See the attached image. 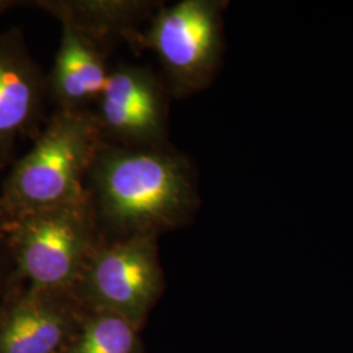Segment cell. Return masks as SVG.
<instances>
[{"label": "cell", "mask_w": 353, "mask_h": 353, "mask_svg": "<svg viewBox=\"0 0 353 353\" xmlns=\"http://www.w3.org/2000/svg\"><path fill=\"white\" fill-rule=\"evenodd\" d=\"M14 278V265H13L12 256L8 249L7 241L3 233L1 221H0V299L11 285Z\"/></svg>", "instance_id": "cell-12"}, {"label": "cell", "mask_w": 353, "mask_h": 353, "mask_svg": "<svg viewBox=\"0 0 353 353\" xmlns=\"http://www.w3.org/2000/svg\"><path fill=\"white\" fill-rule=\"evenodd\" d=\"M85 191L102 240L189 225L202 204L195 164L172 143L157 148L101 143Z\"/></svg>", "instance_id": "cell-1"}, {"label": "cell", "mask_w": 353, "mask_h": 353, "mask_svg": "<svg viewBox=\"0 0 353 353\" xmlns=\"http://www.w3.org/2000/svg\"><path fill=\"white\" fill-rule=\"evenodd\" d=\"M14 278L39 290L72 292L101 241L87 191L74 202L1 223Z\"/></svg>", "instance_id": "cell-3"}, {"label": "cell", "mask_w": 353, "mask_h": 353, "mask_svg": "<svg viewBox=\"0 0 353 353\" xmlns=\"http://www.w3.org/2000/svg\"><path fill=\"white\" fill-rule=\"evenodd\" d=\"M101 143L92 110H54L0 185V221L83 198Z\"/></svg>", "instance_id": "cell-2"}, {"label": "cell", "mask_w": 353, "mask_h": 353, "mask_svg": "<svg viewBox=\"0 0 353 353\" xmlns=\"http://www.w3.org/2000/svg\"><path fill=\"white\" fill-rule=\"evenodd\" d=\"M164 287L157 236L135 234L102 240L90 254L72 293L93 310H106L135 326Z\"/></svg>", "instance_id": "cell-5"}, {"label": "cell", "mask_w": 353, "mask_h": 353, "mask_svg": "<svg viewBox=\"0 0 353 353\" xmlns=\"http://www.w3.org/2000/svg\"><path fill=\"white\" fill-rule=\"evenodd\" d=\"M61 26L59 46L48 74L49 102L54 110H92L108 81L110 54L72 26Z\"/></svg>", "instance_id": "cell-10"}, {"label": "cell", "mask_w": 353, "mask_h": 353, "mask_svg": "<svg viewBox=\"0 0 353 353\" xmlns=\"http://www.w3.org/2000/svg\"><path fill=\"white\" fill-rule=\"evenodd\" d=\"M161 0H33L26 7L49 13L110 54L119 43L135 51Z\"/></svg>", "instance_id": "cell-9"}, {"label": "cell", "mask_w": 353, "mask_h": 353, "mask_svg": "<svg viewBox=\"0 0 353 353\" xmlns=\"http://www.w3.org/2000/svg\"><path fill=\"white\" fill-rule=\"evenodd\" d=\"M48 74L28 46L23 29L0 33V172L37 138L49 115Z\"/></svg>", "instance_id": "cell-7"}, {"label": "cell", "mask_w": 353, "mask_h": 353, "mask_svg": "<svg viewBox=\"0 0 353 353\" xmlns=\"http://www.w3.org/2000/svg\"><path fill=\"white\" fill-rule=\"evenodd\" d=\"M227 0L164 3L144 28L135 51L152 52L172 100H185L211 87L221 70Z\"/></svg>", "instance_id": "cell-4"}, {"label": "cell", "mask_w": 353, "mask_h": 353, "mask_svg": "<svg viewBox=\"0 0 353 353\" xmlns=\"http://www.w3.org/2000/svg\"><path fill=\"white\" fill-rule=\"evenodd\" d=\"M75 300L72 292L13 279L0 299V353H58L72 331Z\"/></svg>", "instance_id": "cell-8"}, {"label": "cell", "mask_w": 353, "mask_h": 353, "mask_svg": "<svg viewBox=\"0 0 353 353\" xmlns=\"http://www.w3.org/2000/svg\"><path fill=\"white\" fill-rule=\"evenodd\" d=\"M172 96L159 72L148 65L118 63L92 113L102 143L130 148H157L170 144Z\"/></svg>", "instance_id": "cell-6"}, {"label": "cell", "mask_w": 353, "mask_h": 353, "mask_svg": "<svg viewBox=\"0 0 353 353\" xmlns=\"http://www.w3.org/2000/svg\"><path fill=\"white\" fill-rule=\"evenodd\" d=\"M20 6H24L26 7V1H19V0H0V17L4 14V13L11 11L16 7H20Z\"/></svg>", "instance_id": "cell-13"}, {"label": "cell", "mask_w": 353, "mask_h": 353, "mask_svg": "<svg viewBox=\"0 0 353 353\" xmlns=\"http://www.w3.org/2000/svg\"><path fill=\"white\" fill-rule=\"evenodd\" d=\"M85 319L70 353H140L138 326L126 318L92 309Z\"/></svg>", "instance_id": "cell-11"}]
</instances>
